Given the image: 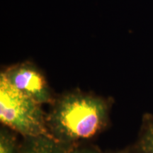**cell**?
<instances>
[{
	"instance_id": "cell-1",
	"label": "cell",
	"mask_w": 153,
	"mask_h": 153,
	"mask_svg": "<svg viewBox=\"0 0 153 153\" xmlns=\"http://www.w3.org/2000/svg\"><path fill=\"white\" fill-rule=\"evenodd\" d=\"M47 114L53 139L68 149L98 135L109 121L110 102L103 97L72 91L55 99Z\"/></svg>"
},
{
	"instance_id": "cell-2",
	"label": "cell",
	"mask_w": 153,
	"mask_h": 153,
	"mask_svg": "<svg viewBox=\"0 0 153 153\" xmlns=\"http://www.w3.org/2000/svg\"><path fill=\"white\" fill-rule=\"evenodd\" d=\"M42 104L14 87L0 74V120L23 137L45 136L53 138Z\"/></svg>"
},
{
	"instance_id": "cell-3",
	"label": "cell",
	"mask_w": 153,
	"mask_h": 153,
	"mask_svg": "<svg viewBox=\"0 0 153 153\" xmlns=\"http://www.w3.org/2000/svg\"><path fill=\"white\" fill-rule=\"evenodd\" d=\"M1 73L14 87L42 105L53 104L56 99L43 73L33 62L13 65Z\"/></svg>"
},
{
	"instance_id": "cell-4",
	"label": "cell",
	"mask_w": 153,
	"mask_h": 153,
	"mask_svg": "<svg viewBox=\"0 0 153 153\" xmlns=\"http://www.w3.org/2000/svg\"><path fill=\"white\" fill-rule=\"evenodd\" d=\"M70 150L45 136L24 137L20 146V153H70Z\"/></svg>"
},
{
	"instance_id": "cell-5",
	"label": "cell",
	"mask_w": 153,
	"mask_h": 153,
	"mask_svg": "<svg viewBox=\"0 0 153 153\" xmlns=\"http://www.w3.org/2000/svg\"><path fill=\"white\" fill-rule=\"evenodd\" d=\"M20 146L14 134L2 128L0 131V153H20Z\"/></svg>"
},
{
	"instance_id": "cell-6",
	"label": "cell",
	"mask_w": 153,
	"mask_h": 153,
	"mask_svg": "<svg viewBox=\"0 0 153 153\" xmlns=\"http://www.w3.org/2000/svg\"><path fill=\"white\" fill-rule=\"evenodd\" d=\"M135 149L137 153H153V120L144 127Z\"/></svg>"
},
{
	"instance_id": "cell-7",
	"label": "cell",
	"mask_w": 153,
	"mask_h": 153,
	"mask_svg": "<svg viewBox=\"0 0 153 153\" xmlns=\"http://www.w3.org/2000/svg\"><path fill=\"white\" fill-rule=\"evenodd\" d=\"M70 153H100L98 150L94 148H74L70 150Z\"/></svg>"
},
{
	"instance_id": "cell-8",
	"label": "cell",
	"mask_w": 153,
	"mask_h": 153,
	"mask_svg": "<svg viewBox=\"0 0 153 153\" xmlns=\"http://www.w3.org/2000/svg\"><path fill=\"white\" fill-rule=\"evenodd\" d=\"M112 153H128V152H126V151H118V152H115Z\"/></svg>"
}]
</instances>
